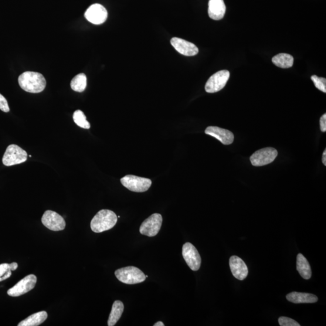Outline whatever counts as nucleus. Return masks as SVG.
I'll return each instance as SVG.
<instances>
[{
    "label": "nucleus",
    "instance_id": "f257e3e1",
    "mask_svg": "<svg viewBox=\"0 0 326 326\" xmlns=\"http://www.w3.org/2000/svg\"><path fill=\"white\" fill-rule=\"evenodd\" d=\"M18 83L23 90L31 93L42 92L46 87V80L43 74L33 71L22 74L19 76Z\"/></svg>",
    "mask_w": 326,
    "mask_h": 326
},
{
    "label": "nucleus",
    "instance_id": "f03ea898",
    "mask_svg": "<svg viewBox=\"0 0 326 326\" xmlns=\"http://www.w3.org/2000/svg\"><path fill=\"white\" fill-rule=\"evenodd\" d=\"M117 216L110 210H101L91 220V229L94 233H103L115 226L117 222Z\"/></svg>",
    "mask_w": 326,
    "mask_h": 326
},
{
    "label": "nucleus",
    "instance_id": "7ed1b4c3",
    "mask_svg": "<svg viewBox=\"0 0 326 326\" xmlns=\"http://www.w3.org/2000/svg\"><path fill=\"white\" fill-rule=\"evenodd\" d=\"M115 275L121 282L128 284L140 283L147 278L140 269L134 267L120 268L115 271Z\"/></svg>",
    "mask_w": 326,
    "mask_h": 326
},
{
    "label": "nucleus",
    "instance_id": "20e7f679",
    "mask_svg": "<svg viewBox=\"0 0 326 326\" xmlns=\"http://www.w3.org/2000/svg\"><path fill=\"white\" fill-rule=\"evenodd\" d=\"M120 181L125 188L134 192L147 191L152 185L150 179L132 175L125 176L120 179Z\"/></svg>",
    "mask_w": 326,
    "mask_h": 326
},
{
    "label": "nucleus",
    "instance_id": "39448f33",
    "mask_svg": "<svg viewBox=\"0 0 326 326\" xmlns=\"http://www.w3.org/2000/svg\"><path fill=\"white\" fill-rule=\"evenodd\" d=\"M27 153L16 145H9L3 157V165L12 166L25 162L27 159Z\"/></svg>",
    "mask_w": 326,
    "mask_h": 326
},
{
    "label": "nucleus",
    "instance_id": "423d86ee",
    "mask_svg": "<svg viewBox=\"0 0 326 326\" xmlns=\"http://www.w3.org/2000/svg\"><path fill=\"white\" fill-rule=\"evenodd\" d=\"M228 70H220L213 74L207 80L205 86L207 93H215L223 89L230 78Z\"/></svg>",
    "mask_w": 326,
    "mask_h": 326
},
{
    "label": "nucleus",
    "instance_id": "0eeeda50",
    "mask_svg": "<svg viewBox=\"0 0 326 326\" xmlns=\"http://www.w3.org/2000/svg\"><path fill=\"white\" fill-rule=\"evenodd\" d=\"M278 152L273 148H266L260 149L251 156L250 161L254 166H263L270 164L276 158Z\"/></svg>",
    "mask_w": 326,
    "mask_h": 326
},
{
    "label": "nucleus",
    "instance_id": "6e6552de",
    "mask_svg": "<svg viewBox=\"0 0 326 326\" xmlns=\"http://www.w3.org/2000/svg\"><path fill=\"white\" fill-rule=\"evenodd\" d=\"M162 217L160 214L154 213L141 223L140 232L142 235L154 237L161 229Z\"/></svg>",
    "mask_w": 326,
    "mask_h": 326
},
{
    "label": "nucleus",
    "instance_id": "1a4fd4ad",
    "mask_svg": "<svg viewBox=\"0 0 326 326\" xmlns=\"http://www.w3.org/2000/svg\"><path fill=\"white\" fill-rule=\"evenodd\" d=\"M37 282V277L35 275L30 274L27 276L14 287L9 289L8 294L11 297H19L25 294L35 288Z\"/></svg>",
    "mask_w": 326,
    "mask_h": 326
},
{
    "label": "nucleus",
    "instance_id": "9d476101",
    "mask_svg": "<svg viewBox=\"0 0 326 326\" xmlns=\"http://www.w3.org/2000/svg\"><path fill=\"white\" fill-rule=\"evenodd\" d=\"M182 256L187 264L192 271L199 270L201 264V258L198 250L191 243L187 242L182 247Z\"/></svg>",
    "mask_w": 326,
    "mask_h": 326
},
{
    "label": "nucleus",
    "instance_id": "9b49d317",
    "mask_svg": "<svg viewBox=\"0 0 326 326\" xmlns=\"http://www.w3.org/2000/svg\"><path fill=\"white\" fill-rule=\"evenodd\" d=\"M42 221L44 226L54 232L62 231L65 229L66 226L65 220L63 217L52 210H47L44 212Z\"/></svg>",
    "mask_w": 326,
    "mask_h": 326
},
{
    "label": "nucleus",
    "instance_id": "f8f14e48",
    "mask_svg": "<svg viewBox=\"0 0 326 326\" xmlns=\"http://www.w3.org/2000/svg\"><path fill=\"white\" fill-rule=\"evenodd\" d=\"M85 16L88 22L94 25H99L106 21L108 12L103 5L94 4L87 10Z\"/></svg>",
    "mask_w": 326,
    "mask_h": 326
},
{
    "label": "nucleus",
    "instance_id": "ddd939ff",
    "mask_svg": "<svg viewBox=\"0 0 326 326\" xmlns=\"http://www.w3.org/2000/svg\"><path fill=\"white\" fill-rule=\"evenodd\" d=\"M171 43L178 53L184 56H195L199 52L198 47L194 44L187 42L185 39L174 37L171 40Z\"/></svg>",
    "mask_w": 326,
    "mask_h": 326
},
{
    "label": "nucleus",
    "instance_id": "4468645a",
    "mask_svg": "<svg viewBox=\"0 0 326 326\" xmlns=\"http://www.w3.org/2000/svg\"><path fill=\"white\" fill-rule=\"evenodd\" d=\"M229 264L231 271L234 277L239 280L246 279L249 274V270L242 259L238 256H232L230 257Z\"/></svg>",
    "mask_w": 326,
    "mask_h": 326
},
{
    "label": "nucleus",
    "instance_id": "2eb2a0df",
    "mask_svg": "<svg viewBox=\"0 0 326 326\" xmlns=\"http://www.w3.org/2000/svg\"><path fill=\"white\" fill-rule=\"evenodd\" d=\"M205 133L216 138L223 145H229L232 144L234 141L233 134L226 129L217 127H209L206 128Z\"/></svg>",
    "mask_w": 326,
    "mask_h": 326
},
{
    "label": "nucleus",
    "instance_id": "dca6fc26",
    "mask_svg": "<svg viewBox=\"0 0 326 326\" xmlns=\"http://www.w3.org/2000/svg\"><path fill=\"white\" fill-rule=\"evenodd\" d=\"M226 12V6L223 0H210L208 13L210 18L220 20L223 18Z\"/></svg>",
    "mask_w": 326,
    "mask_h": 326
},
{
    "label": "nucleus",
    "instance_id": "f3484780",
    "mask_svg": "<svg viewBox=\"0 0 326 326\" xmlns=\"http://www.w3.org/2000/svg\"><path fill=\"white\" fill-rule=\"evenodd\" d=\"M287 299L289 301L295 304L299 303H314L317 302L318 298L315 295L298 293L293 292L287 295Z\"/></svg>",
    "mask_w": 326,
    "mask_h": 326
},
{
    "label": "nucleus",
    "instance_id": "a211bd4d",
    "mask_svg": "<svg viewBox=\"0 0 326 326\" xmlns=\"http://www.w3.org/2000/svg\"><path fill=\"white\" fill-rule=\"evenodd\" d=\"M297 270L305 280L310 279L312 271L310 263L303 254H298L297 257Z\"/></svg>",
    "mask_w": 326,
    "mask_h": 326
},
{
    "label": "nucleus",
    "instance_id": "6ab92c4d",
    "mask_svg": "<svg viewBox=\"0 0 326 326\" xmlns=\"http://www.w3.org/2000/svg\"><path fill=\"white\" fill-rule=\"evenodd\" d=\"M48 317L46 311H40L30 315L29 317L20 322L18 326H38L43 323Z\"/></svg>",
    "mask_w": 326,
    "mask_h": 326
},
{
    "label": "nucleus",
    "instance_id": "aec40b11",
    "mask_svg": "<svg viewBox=\"0 0 326 326\" xmlns=\"http://www.w3.org/2000/svg\"><path fill=\"white\" fill-rule=\"evenodd\" d=\"M124 311V305L121 301L117 300L114 302L111 312L108 321V326H114L116 324L121 317Z\"/></svg>",
    "mask_w": 326,
    "mask_h": 326
},
{
    "label": "nucleus",
    "instance_id": "412c9836",
    "mask_svg": "<svg viewBox=\"0 0 326 326\" xmlns=\"http://www.w3.org/2000/svg\"><path fill=\"white\" fill-rule=\"evenodd\" d=\"M294 60V57L291 54L287 53L277 54L272 59L274 65L281 68V69H288V68L293 67Z\"/></svg>",
    "mask_w": 326,
    "mask_h": 326
},
{
    "label": "nucleus",
    "instance_id": "4be33fe9",
    "mask_svg": "<svg viewBox=\"0 0 326 326\" xmlns=\"http://www.w3.org/2000/svg\"><path fill=\"white\" fill-rule=\"evenodd\" d=\"M87 76L84 73L77 74L71 82L70 86L72 90L76 92L82 93L87 87Z\"/></svg>",
    "mask_w": 326,
    "mask_h": 326
},
{
    "label": "nucleus",
    "instance_id": "5701e85b",
    "mask_svg": "<svg viewBox=\"0 0 326 326\" xmlns=\"http://www.w3.org/2000/svg\"><path fill=\"white\" fill-rule=\"evenodd\" d=\"M18 267V263L16 262L0 264V281L8 279L11 276L12 271H15Z\"/></svg>",
    "mask_w": 326,
    "mask_h": 326
},
{
    "label": "nucleus",
    "instance_id": "b1692460",
    "mask_svg": "<svg viewBox=\"0 0 326 326\" xmlns=\"http://www.w3.org/2000/svg\"><path fill=\"white\" fill-rule=\"evenodd\" d=\"M73 120L78 127L88 130L91 127L90 124L87 120L86 115L81 110H76L73 114Z\"/></svg>",
    "mask_w": 326,
    "mask_h": 326
},
{
    "label": "nucleus",
    "instance_id": "393cba45",
    "mask_svg": "<svg viewBox=\"0 0 326 326\" xmlns=\"http://www.w3.org/2000/svg\"><path fill=\"white\" fill-rule=\"evenodd\" d=\"M311 79L313 81L316 88L322 92L326 93V79L324 77H318L316 75L311 76Z\"/></svg>",
    "mask_w": 326,
    "mask_h": 326
},
{
    "label": "nucleus",
    "instance_id": "a878e982",
    "mask_svg": "<svg viewBox=\"0 0 326 326\" xmlns=\"http://www.w3.org/2000/svg\"><path fill=\"white\" fill-rule=\"evenodd\" d=\"M278 322L281 326H300V324L293 319L286 317H280Z\"/></svg>",
    "mask_w": 326,
    "mask_h": 326
},
{
    "label": "nucleus",
    "instance_id": "bb28decb",
    "mask_svg": "<svg viewBox=\"0 0 326 326\" xmlns=\"http://www.w3.org/2000/svg\"><path fill=\"white\" fill-rule=\"evenodd\" d=\"M0 110L5 112V113H9L10 111L8 101L1 94H0Z\"/></svg>",
    "mask_w": 326,
    "mask_h": 326
},
{
    "label": "nucleus",
    "instance_id": "cd10ccee",
    "mask_svg": "<svg viewBox=\"0 0 326 326\" xmlns=\"http://www.w3.org/2000/svg\"><path fill=\"white\" fill-rule=\"evenodd\" d=\"M320 129L322 132H325L326 131V114H324L322 115L320 120Z\"/></svg>",
    "mask_w": 326,
    "mask_h": 326
},
{
    "label": "nucleus",
    "instance_id": "c85d7f7f",
    "mask_svg": "<svg viewBox=\"0 0 326 326\" xmlns=\"http://www.w3.org/2000/svg\"><path fill=\"white\" fill-rule=\"evenodd\" d=\"M322 161L324 166H326V149H325L323 154H322Z\"/></svg>",
    "mask_w": 326,
    "mask_h": 326
},
{
    "label": "nucleus",
    "instance_id": "c756f323",
    "mask_svg": "<svg viewBox=\"0 0 326 326\" xmlns=\"http://www.w3.org/2000/svg\"><path fill=\"white\" fill-rule=\"evenodd\" d=\"M154 326H165L164 323H163L161 321H158L157 322H156V323L155 324H154Z\"/></svg>",
    "mask_w": 326,
    "mask_h": 326
}]
</instances>
